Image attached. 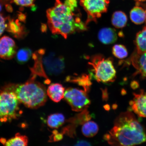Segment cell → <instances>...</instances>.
<instances>
[{
    "label": "cell",
    "mask_w": 146,
    "mask_h": 146,
    "mask_svg": "<svg viewBox=\"0 0 146 146\" xmlns=\"http://www.w3.org/2000/svg\"><path fill=\"white\" fill-rule=\"evenodd\" d=\"M104 139L111 145L132 146L146 142V134L134 114L127 111L116 118L113 127Z\"/></svg>",
    "instance_id": "1"
},
{
    "label": "cell",
    "mask_w": 146,
    "mask_h": 146,
    "mask_svg": "<svg viewBox=\"0 0 146 146\" xmlns=\"http://www.w3.org/2000/svg\"><path fill=\"white\" fill-rule=\"evenodd\" d=\"M74 10L60 0H56L54 6L46 11L47 23L53 34L66 38L76 31L86 30L87 25L81 21Z\"/></svg>",
    "instance_id": "2"
},
{
    "label": "cell",
    "mask_w": 146,
    "mask_h": 146,
    "mask_svg": "<svg viewBox=\"0 0 146 146\" xmlns=\"http://www.w3.org/2000/svg\"><path fill=\"white\" fill-rule=\"evenodd\" d=\"M32 75L25 83L8 84L3 87L14 93L21 103L28 108L36 109L44 105L47 100V91L42 84L35 80Z\"/></svg>",
    "instance_id": "3"
},
{
    "label": "cell",
    "mask_w": 146,
    "mask_h": 146,
    "mask_svg": "<svg viewBox=\"0 0 146 146\" xmlns=\"http://www.w3.org/2000/svg\"><path fill=\"white\" fill-rule=\"evenodd\" d=\"M91 69L90 75L96 81L104 83H111L116 78V72L113 60L101 54L93 56L89 62Z\"/></svg>",
    "instance_id": "4"
},
{
    "label": "cell",
    "mask_w": 146,
    "mask_h": 146,
    "mask_svg": "<svg viewBox=\"0 0 146 146\" xmlns=\"http://www.w3.org/2000/svg\"><path fill=\"white\" fill-rule=\"evenodd\" d=\"M21 102L14 93L3 87L0 89V121L3 123L17 119L22 114Z\"/></svg>",
    "instance_id": "5"
},
{
    "label": "cell",
    "mask_w": 146,
    "mask_h": 146,
    "mask_svg": "<svg viewBox=\"0 0 146 146\" xmlns=\"http://www.w3.org/2000/svg\"><path fill=\"white\" fill-rule=\"evenodd\" d=\"M64 98L72 110L76 112L87 109L91 103L87 92L77 88H67L65 91Z\"/></svg>",
    "instance_id": "6"
},
{
    "label": "cell",
    "mask_w": 146,
    "mask_h": 146,
    "mask_svg": "<svg viewBox=\"0 0 146 146\" xmlns=\"http://www.w3.org/2000/svg\"><path fill=\"white\" fill-rule=\"evenodd\" d=\"M110 0H81L80 5L87 14L86 24L90 22H96L102 14L107 12Z\"/></svg>",
    "instance_id": "7"
},
{
    "label": "cell",
    "mask_w": 146,
    "mask_h": 146,
    "mask_svg": "<svg viewBox=\"0 0 146 146\" xmlns=\"http://www.w3.org/2000/svg\"><path fill=\"white\" fill-rule=\"evenodd\" d=\"M44 69L50 76H56L62 73L65 68L64 59L53 52H50L42 59Z\"/></svg>",
    "instance_id": "8"
},
{
    "label": "cell",
    "mask_w": 146,
    "mask_h": 146,
    "mask_svg": "<svg viewBox=\"0 0 146 146\" xmlns=\"http://www.w3.org/2000/svg\"><path fill=\"white\" fill-rule=\"evenodd\" d=\"M17 47L14 41L8 36L0 38V58L10 60L15 56Z\"/></svg>",
    "instance_id": "9"
},
{
    "label": "cell",
    "mask_w": 146,
    "mask_h": 146,
    "mask_svg": "<svg viewBox=\"0 0 146 146\" xmlns=\"http://www.w3.org/2000/svg\"><path fill=\"white\" fill-rule=\"evenodd\" d=\"M133 94L134 98L129 103L131 108L139 116L146 118V92L141 90Z\"/></svg>",
    "instance_id": "10"
},
{
    "label": "cell",
    "mask_w": 146,
    "mask_h": 146,
    "mask_svg": "<svg viewBox=\"0 0 146 146\" xmlns=\"http://www.w3.org/2000/svg\"><path fill=\"white\" fill-rule=\"evenodd\" d=\"M45 50L44 49H40L34 53L32 55L33 58L35 61V64L34 66L30 68L32 72V75L35 76H41L46 79V83H50V81L47 77V75L44 69L42 61V56L45 54Z\"/></svg>",
    "instance_id": "11"
},
{
    "label": "cell",
    "mask_w": 146,
    "mask_h": 146,
    "mask_svg": "<svg viewBox=\"0 0 146 146\" xmlns=\"http://www.w3.org/2000/svg\"><path fill=\"white\" fill-rule=\"evenodd\" d=\"M7 19L8 23L7 24L6 30L14 37L20 39L27 35V31L19 20L11 19L9 16L7 17Z\"/></svg>",
    "instance_id": "12"
},
{
    "label": "cell",
    "mask_w": 146,
    "mask_h": 146,
    "mask_svg": "<svg viewBox=\"0 0 146 146\" xmlns=\"http://www.w3.org/2000/svg\"><path fill=\"white\" fill-rule=\"evenodd\" d=\"M65 91L64 87L61 84H52L47 89V95L52 101L58 103L64 98Z\"/></svg>",
    "instance_id": "13"
},
{
    "label": "cell",
    "mask_w": 146,
    "mask_h": 146,
    "mask_svg": "<svg viewBox=\"0 0 146 146\" xmlns=\"http://www.w3.org/2000/svg\"><path fill=\"white\" fill-rule=\"evenodd\" d=\"M131 59L135 68L142 76L146 77V52L139 54L135 52Z\"/></svg>",
    "instance_id": "14"
},
{
    "label": "cell",
    "mask_w": 146,
    "mask_h": 146,
    "mask_svg": "<svg viewBox=\"0 0 146 146\" xmlns=\"http://www.w3.org/2000/svg\"><path fill=\"white\" fill-rule=\"evenodd\" d=\"M98 36L100 41L105 44L114 43L117 39V34L116 30L109 27L101 29L98 32Z\"/></svg>",
    "instance_id": "15"
},
{
    "label": "cell",
    "mask_w": 146,
    "mask_h": 146,
    "mask_svg": "<svg viewBox=\"0 0 146 146\" xmlns=\"http://www.w3.org/2000/svg\"><path fill=\"white\" fill-rule=\"evenodd\" d=\"M130 17L131 21L135 24L146 23V9L139 5H136L131 11Z\"/></svg>",
    "instance_id": "16"
},
{
    "label": "cell",
    "mask_w": 146,
    "mask_h": 146,
    "mask_svg": "<svg viewBox=\"0 0 146 146\" xmlns=\"http://www.w3.org/2000/svg\"><path fill=\"white\" fill-rule=\"evenodd\" d=\"M90 75L83 74L81 76H68L66 78V81L78 84L83 87L84 90L86 92L89 91L92 83Z\"/></svg>",
    "instance_id": "17"
},
{
    "label": "cell",
    "mask_w": 146,
    "mask_h": 146,
    "mask_svg": "<svg viewBox=\"0 0 146 146\" xmlns=\"http://www.w3.org/2000/svg\"><path fill=\"white\" fill-rule=\"evenodd\" d=\"M135 43L137 53L142 54L146 52V26L137 34Z\"/></svg>",
    "instance_id": "18"
},
{
    "label": "cell",
    "mask_w": 146,
    "mask_h": 146,
    "mask_svg": "<svg viewBox=\"0 0 146 146\" xmlns=\"http://www.w3.org/2000/svg\"><path fill=\"white\" fill-rule=\"evenodd\" d=\"M91 117L92 116L87 109L81 111V113L76 115L74 117L69 119L67 120V122L76 127V125H83L86 122L89 121Z\"/></svg>",
    "instance_id": "19"
},
{
    "label": "cell",
    "mask_w": 146,
    "mask_h": 146,
    "mask_svg": "<svg viewBox=\"0 0 146 146\" xmlns=\"http://www.w3.org/2000/svg\"><path fill=\"white\" fill-rule=\"evenodd\" d=\"M65 122L64 116L60 113L50 115L48 116L47 120V125L52 129H58L62 126Z\"/></svg>",
    "instance_id": "20"
},
{
    "label": "cell",
    "mask_w": 146,
    "mask_h": 146,
    "mask_svg": "<svg viewBox=\"0 0 146 146\" xmlns=\"http://www.w3.org/2000/svg\"><path fill=\"white\" fill-rule=\"evenodd\" d=\"M127 18L126 15L121 11L115 12L112 16V24L116 28H123L126 25Z\"/></svg>",
    "instance_id": "21"
},
{
    "label": "cell",
    "mask_w": 146,
    "mask_h": 146,
    "mask_svg": "<svg viewBox=\"0 0 146 146\" xmlns=\"http://www.w3.org/2000/svg\"><path fill=\"white\" fill-rule=\"evenodd\" d=\"M98 125L95 122L88 121L83 124L82 131L84 135L87 137H92L97 134Z\"/></svg>",
    "instance_id": "22"
},
{
    "label": "cell",
    "mask_w": 146,
    "mask_h": 146,
    "mask_svg": "<svg viewBox=\"0 0 146 146\" xmlns=\"http://www.w3.org/2000/svg\"><path fill=\"white\" fill-rule=\"evenodd\" d=\"M28 138L26 136L22 135L19 133L15 136L8 140H5L4 145L5 146H27L28 144Z\"/></svg>",
    "instance_id": "23"
},
{
    "label": "cell",
    "mask_w": 146,
    "mask_h": 146,
    "mask_svg": "<svg viewBox=\"0 0 146 146\" xmlns=\"http://www.w3.org/2000/svg\"><path fill=\"white\" fill-rule=\"evenodd\" d=\"M32 55V51L30 48L28 47L21 48L16 54V61L19 64H24L30 59Z\"/></svg>",
    "instance_id": "24"
},
{
    "label": "cell",
    "mask_w": 146,
    "mask_h": 146,
    "mask_svg": "<svg viewBox=\"0 0 146 146\" xmlns=\"http://www.w3.org/2000/svg\"><path fill=\"white\" fill-rule=\"evenodd\" d=\"M112 51L113 54L118 59H123L127 57L128 55L127 49L123 45H114L113 47Z\"/></svg>",
    "instance_id": "25"
},
{
    "label": "cell",
    "mask_w": 146,
    "mask_h": 146,
    "mask_svg": "<svg viewBox=\"0 0 146 146\" xmlns=\"http://www.w3.org/2000/svg\"><path fill=\"white\" fill-rule=\"evenodd\" d=\"M63 138V134L62 132L60 133L57 130H55L53 131L52 134L50 136L49 142H53L60 141Z\"/></svg>",
    "instance_id": "26"
},
{
    "label": "cell",
    "mask_w": 146,
    "mask_h": 146,
    "mask_svg": "<svg viewBox=\"0 0 146 146\" xmlns=\"http://www.w3.org/2000/svg\"><path fill=\"white\" fill-rule=\"evenodd\" d=\"M18 5L24 7L32 6L34 0H13Z\"/></svg>",
    "instance_id": "27"
},
{
    "label": "cell",
    "mask_w": 146,
    "mask_h": 146,
    "mask_svg": "<svg viewBox=\"0 0 146 146\" xmlns=\"http://www.w3.org/2000/svg\"><path fill=\"white\" fill-rule=\"evenodd\" d=\"M7 20V17L5 18L2 14H0V36H1L6 29L7 24L5 21Z\"/></svg>",
    "instance_id": "28"
},
{
    "label": "cell",
    "mask_w": 146,
    "mask_h": 146,
    "mask_svg": "<svg viewBox=\"0 0 146 146\" xmlns=\"http://www.w3.org/2000/svg\"><path fill=\"white\" fill-rule=\"evenodd\" d=\"M75 145L76 146H90L91 144L89 142L85 140H81L78 141Z\"/></svg>",
    "instance_id": "29"
},
{
    "label": "cell",
    "mask_w": 146,
    "mask_h": 146,
    "mask_svg": "<svg viewBox=\"0 0 146 146\" xmlns=\"http://www.w3.org/2000/svg\"><path fill=\"white\" fill-rule=\"evenodd\" d=\"M18 17L19 21L25 23L26 21L27 16L25 14L19 12L18 14Z\"/></svg>",
    "instance_id": "30"
},
{
    "label": "cell",
    "mask_w": 146,
    "mask_h": 146,
    "mask_svg": "<svg viewBox=\"0 0 146 146\" xmlns=\"http://www.w3.org/2000/svg\"><path fill=\"white\" fill-rule=\"evenodd\" d=\"M5 9L7 11L9 12H12L13 11V9L10 5L7 4L5 5Z\"/></svg>",
    "instance_id": "31"
},
{
    "label": "cell",
    "mask_w": 146,
    "mask_h": 146,
    "mask_svg": "<svg viewBox=\"0 0 146 146\" xmlns=\"http://www.w3.org/2000/svg\"><path fill=\"white\" fill-rule=\"evenodd\" d=\"M138 2H143L146 1V0H135Z\"/></svg>",
    "instance_id": "32"
},
{
    "label": "cell",
    "mask_w": 146,
    "mask_h": 146,
    "mask_svg": "<svg viewBox=\"0 0 146 146\" xmlns=\"http://www.w3.org/2000/svg\"><path fill=\"white\" fill-rule=\"evenodd\" d=\"M1 10H2L1 5V4H0V12L1 11Z\"/></svg>",
    "instance_id": "33"
},
{
    "label": "cell",
    "mask_w": 146,
    "mask_h": 146,
    "mask_svg": "<svg viewBox=\"0 0 146 146\" xmlns=\"http://www.w3.org/2000/svg\"><path fill=\"white\" fill-rule=\"evenodd\" d=\"M0 61H1V60H0Z\"/></svg>",
    "instance_id": "34"
}]
</instances>
